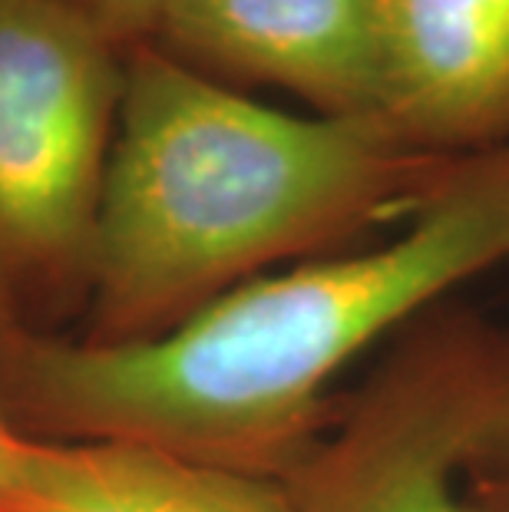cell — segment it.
Here are the masks:
<instances>
[{
	"mask_svg": "<svg viewBox=\"0 0 509 512\" xmlns=\"http://www.w3.org/2000/svg\"><path fill=\"white\" fill-rule=\"evenodd\" d=\"M123 63L63 0H0V301L90 278Z\"/></svg>",
	"mask_w": 509,
	"mask_h": 512,
	"instance_id": "cell-3",
	"label": "cell"
},
{
	"mask_svg": "<svg viewBox=\"0 0 509 512\" xmlns=\"http://www.w3.org/2000/svg\"><path fill=\"white\" fill-rule=\"evenodd\" d=\"M63 4L100 27L116 47L129 50L136 43H153L159 24L179 0H63Z\"/></svg>",
	"mask_w": 509,
	"mask_h": 512,
	"instance_id": "cell-8",
	"label": "cell"
},
{
	"mask_svg": "<svg viewBox=\"0 0 509 512\" xmlns=\"http://www.w3.org/2000/svg\"><path fill=\"white\" fill-rule=\"evenodd\" d=\"M453 162L381 116H291L136 43L96 215L86 341L166 334L275 261L410 219Z\"/></svg>",
	"mask_w": 509,
	"mask_h": 512,
	"instance_id": "cell-2",
	"label": "cell"
},
{
	"mask_svg": "<svg viewBox=\"0 0 509 512\" xmlns=\"http://www.w3.org/2000/svg\"><path fill=\"white\" fill-rule=\"evenodd\" d=\"M0 512H295L281 479L126 440L17 430L0 450Z\"/></svg>",
	"mask_w": 509,
	"mask_h": 512,
	"instance_id": "cell-7",
	"label": "cell"
},
{
	"mask_svg": "<svg viewBox=\"0 0 509 512\" xmlns=\"http://www.w3.org/2000/svg\"><path fill=\"white\" fill-rule=\"evenodd\" d=\"M467 506L473 512H509V450L470 466Z\"/></svg>",
	"mask_w": 509,
	"mask_h": 512,
	"instance_id": "cell-9",
	"label": "cell"
},
{
	"mask_svg": "<svg viewBox=\"0 0 509 512\" xmlns=\"http://www.w3.org/2000/svg\"><path fill=\"white\" fill-rule=\"evenodd\" d=\"M17 430H20V427H14V423H10V417H7V413H4V407H0V450H4V446H7V440L14 437Z\"/></svg>",
	"mask_w": 509,
	"mask_h": 512,
	"instance_id": "cell-10",
	"label": "cell"
},
{
	"mask_svg": "<svg viewBox=\"0 0 509 512\" xmlns=\"http://www.w3.org/2000/svg\"><path fill=\"white\" fill-rule=\"evenodd\" d=\"M153 43L209 76L281 86L321 116H381L374 0H179Z\"/></svg>",
	"mask_w": 509,
	"mask_h": 512,
	"instance_id": "cell-5",
	"label": "cell"
},
{
	"mask_svg": "<svg viewBox=\"0 0 509 512\" xmlns=\"http://www.w3.org/2000/svg\"><path fill=\"white\" fill-rule=\"evenodd\" d=\"M509 261V143L443 172L407 232L219 294L126 344L10 337V394L50 440H126L281 479L331 427V380L440 294Z\"/></svg>",
	"mask_w": 509,
	"mask_h": 512,
	"instance_id": "cell-1",
	"label": "cell"
},
{
	"mask_svg": "<svg viewBox=\"0 0 509 512\" xmlns=\"http://www.w3.org/2000/svg\"><path fill=\"white\" fill-rule=\"evenodd\" d=\"M381 116L443 159L509 143V0H374Z\"/></svg>",
	"mask_w": 509,
	"mask_h": 512,
	"instance_id": "cell-6",
	"label": "cell"
},
{
	"mask_svg": "<svg viewBox=\"0 0 509 512\" xmlns=\"http://www.w3.org/2000/svg\"><path fill=\"white\" fill-rule=\"evenodd\" d=\"M509 450V331H414L281 476L295 512H473L457 473Z\"/></svg>",
	"mask_w": 509,
	"mask_h": 512,
	"instance_id": "cell-4",
	"label": "cell"
}]
</instances>
